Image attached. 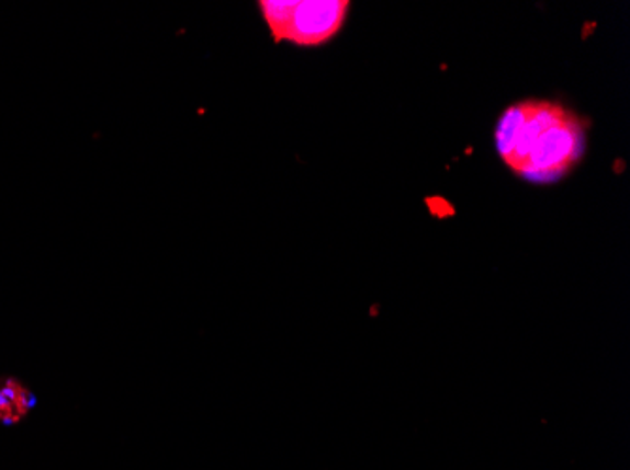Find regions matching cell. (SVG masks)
<instances>
[{"mask_svg":"<svg viewBox=\"0 0 630 470\" xmlns=\"http://www.w3.org/2000/svg\"><path fill=\"white\" fill-rule=\"evenodd\" d=\"M587 123L559 102L521 100L496 123V151L511 172L532 183H553L582 159Z\"/></svg>","mask_w":630,"mask_h":470,"instance_id":"1","label":"cell"},{"mask_svg":"<svg viewBox=\"0 0 630 470\" xmlns=\"http://www.w3.org/2000/svg\"><path fill=\"white\" fill-rule=\"evenodd\" d=\"M262 20L275 44L317 47L333 41L348 20V0H261Z\"/></svg>","mask_w":630,"mask_h":470,"instance_id":"2","label":"cell"},{"mask_svg":"<svg viewBox=\"0 0 630 470\" xmlns=\"http://www.w3.org/2000/svg\"><path fill=\"white\" fill-rule=\"evenodd\" d=\"M36 406V393L21 378L0 375V425L23 424Z\"/></svg>","mask_w":630,"mask_h":470,"instance_id":"3","label":"cell"}]
</instances>
